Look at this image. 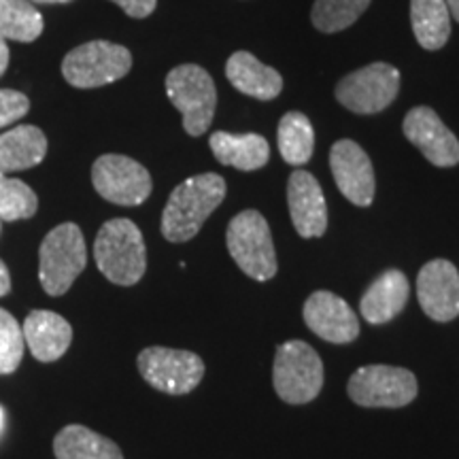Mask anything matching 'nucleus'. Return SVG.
<instances>
[{"mask_svg": "<svg viewBox=\"0 0 459 459\" xmlns=\"http://www.w3.org/2000/svg\"><path fill=\"white\" fill-rule=\"evenodd\" d=\"M141 377L153 389L170 395L194 392L204 377V361L192 351L169 347H147L139 353Z\"/></svg>", "mask_w": 459, "mask_h": 459, "instance_id": "obj_9", "label": "nucleus"}, {"mask_svg": "<svg viewBox=\"0 0 459 459\" xmlns=\"http://www.w3.org/2000/svg\"><path fill=\"white\" fill-rule=\"evenodd\" d=\"M446 7H449V13L451 17H455V20L459 22V0H445Z\"/></svg>", "mask_w": 459, "mask_h": 459, "instance_id": "obj_33", "label": "nucleus"}, {"mask_svg": "<svg viewBox=\"0 0 459 459\" xmlns=\"http://www.w3.org/2000/svg\"><path fill=\"white\" fill-rule=\"evenodd\" d=\"M32 4H66L73 3V0H30Z\"/></svg>", "mask_w": 459, "mask_h": 459, "instance_id": "obj_34", "label": "nucleus"}, {"mask_svg": "<svg viewBox=\"0 0 459 459\" xmlns=\"http://www.w3.org/2000/svg\"><path fill=\"white\" fill-rule=\"evenodd\" d=\"M43 28V15L30 0H0V37L4 41L32 43Z\"/></svg>", "mask_w": 459, "mask_h": 459, "instance_id": "obj_24", "label": "nucleus"}, {"mask_svg": "<svg viewBox=\"0 0 459 459\" xmlns=\"http://www.w3.org/2000/svg\"><path fill=\"white\" fill-rule=\"evenodd\" d=\"M287 204L296 232L302 238L324 237L328 230V204H325L324 189L311 172H291L287 183Z\"/></svg>", "mask_w": 459, "mask_h": 459, "instance_id": "obj_16", "label": "nucleus"}, {"mask_svg": "<svg viewBox=\"0 0 459 459\" xmlns=\"http://www.w3.org/2000/svg\"><path fill=\"white\" fill-rule=\"evenodd\" d=\"M398 91V68L387 62H375L342 77L336 85V100L349 111L372 115L392 105Z\"/></svg>", "mask_w": 459, "mask_h": 459, "instance_id": "obj_10", "label": "nucleus"}, {"mask_svg": "<svg viewBox=\"0 0 459 459\" xmlns=\"http://www.w3.org/2000/svg\"><path fill=\"white\" fill-rule=\"evenodd\" d=\"M132 68V54L124 45L90 41L68 51L62 60V74L73 88L94 90L115 83Z\"/></svg>", "mask_w": 459, "mask_h": 459, "instance_id": "obj_7", "label": "nucleus"}, {"mask_svg": "<svg viewBox=\"0 0 459 459\" xmlns=\"http://www.w3.org/2000/svg\"><path fill=\"white\" fill-rule=\"evenodd\" d=\"M409 294L411 285L406 274L402 271H385L381 277L372 281L366 294L361 296V317L372 325L387 324L395 319V315L404 311Z\"/></svg>", "mask_w": 459, "mask_h": 459, "instance_id": "obj_18", "label": "nucleus"}, {"mask_svg": "<svg viewBox=\"0 0 459 459\" xmlns=\"http://www.w3.org/2000/svg\"><path fill=\"white\" fill-rule=\"evenodd\" d=\"M417 298L429 319L453 321L459 315V273L449 260H432L419 271Z\"/></svg>", "mask_w": 459, "mask_h": 459, "instance_id": "obj_15", "label": "nucleus"}, {"mask_svg": "<svg viewBox=\"0 0 459 459\" xmlns=\"http://www.w3.org/2000/svg\"><path fill=\"white\" fill-rule=\"evenodd\" d=\"M349 398L368 409H400L417 398L419 385L411 370L395 366H364L349 378Z\"/></svg>", "mask_w": 459, "mask_h": 459, "instance_id": "obj_8", "label": "nucleus"}, {"mask_svg": "<svg viewBox=\"0 0 459 459\" xmlns=\"http://www.w3.org/2000/svg\"><path fill=\"white\" fill-rule=\"evenodd\" d=\"M54 453L57 459H124V453L107 436L79 426L62 428L54 438Z\"/></svg>", "mask_w": 459, "mask_h": 459, "instance_id": "obj_22", "label": "nucleus"}, {"mask_svg": "<svg viewBox=\"0 0 459 459\" xmlns=\"http://www.w3.org/2000/svg\"><path fill=\"white\" fill-rule=\"evenodd\" d=\"M273 385L287 404H307L324 387V361L308 342L287 341L274 353Z\"/></svg>", "mask_w": 459, "mask_h": 459, "instance_id": "obj_4", "label": "nucleus"}, {"mask_svg": "<svg viewBox=\"0 0 459 459\" xmlns=\"http://www.w3.org/2000/svg\"><path fill=\"white\" fill-rule=\"evenodd\" d=\"M24 334L17 319L0 308V375H11L24 358Z\"/></svg>", "mask_w": 459, "mask_h": 459, "instance_id": "obj_28", "label": "nucleus"}, {"mask_svg": "<svg viewBox=\"0 0 459 459\" xmlns=\"http://www.w3.org/2000/svg\"><path fill=\"white\" fill-rule=\"evenodd\" d=\"M166 94L183 115L189 136H200L213 124L217 90L211 74L198 65H181L166 74Z\"/></svg>", "mask_w": 459, "mask_h": 459, "instance_id": "obj_6", "label": "nucleus"}, {"mask_svg": "<svg viewBox=\"0 0 459 459\" xmlns=\"http://www.w3.org/2000/svg\"><path fill=\"white\" fill-rule=\"evenodd\" d=\"M279 152L287 164L304 166L313 158L315 130L300 111H290L279 124Z\"/></svg>", "mask_w": 459, "mask_h": 459, "instance_id": "obj_25", "label": "nucleus"}, {"mask_svg": "<svg viewBox=\"0 0 459 459\" xmlns=\"http://www.w3.org/2000/svg\"><path fill=\"white\" fill-rule=\"evenodd\" d=\"M411 24L419 45L443 49L451 37V13L445 0H411Z\"/></svg>", "mask_w": 459, "mask_h": 459, "instance_id": "obj_23", "label": "nucleus"}, {"mask_svg": "<svg viewBox=\"0 0 459 459\" xmlns=\"http://www.w3.org/2000/svg\"><path fill=\"white\" fill-rule=\"evenodd\" d=\"M404 136L426 156L429 164L449 169L459 164V141L429 107H415L404 117Z\"/></svg>", "mask_w": 459, "mask_h": 459, "instance_id": "obj_12", "label": "nucleus"}, {"mask_svg": "<svg viewBox=\"0 0 459 459\" xmlns=\"http://www.w3.org/2000/svg\"><path fill=\"white\" fill-rule=\"evenodd\" d=\"M368 7L370 0H315L311 20L317 30L334 34L353 26Z\"/></svg>", "mask_w": 459, "mask_h": 459, "instance_id": "obj_26", "label": "nucleus"}, {"mask_svg": "<svg viewBox=\"0 0 459 459\" xmlns=\"http://www.w3.org/2000/svg\"><path fill=\"white\" fill-rule=\"evenodd\" d=\"M226 74L234 88L257 100L277 99L283 90V77L273 66L262 65L249 51H237L230 56Z\"/></svg>", "mask_w": 459, "mask_h": 459, "instance_id": "obj_19", "label": "nucleus"}, {"mask_svg": "<svg viewBox=\"0 0 459 459\" xmlns=\"http://www.w3.org/2000/svg\"><path fill=\"white\" fill-rule=\"evenodd\" d=\"M230 255L247 277L255 281H271L277 274V251L268 221L260 211H243L230 221L226 230Z\"/></svg>", "mask_w": 459, "mask_h": 459, "instance_id": "obj_5", "label": "nucleus"}, {"mask_svg": "<svg viewBox=\"0 0 459 459\" xmlns=\"http://www.w3.org/2000/svg\"><path fill=\"white\" fill-rule=\"evenodd\" d=\"M39 211V198L24 181L0 175V220H30Z\"/></svg>", "mask_w": 459, "mask_h": 459, "instance_id": "obj_27", "label": "nucleus"}, {"mask_svg": "<svg viewBox=\"0 0 459 459\" xmlns=\"http://www.w3.org/2000/svg\"><path fill=\"white\" fill-rule=\"evenodd\" d=\"M209 145L217 162L237 170H257L271 160V145L260 134H230L220 130L211 134Z\"/></svg>", "mask_w": 459, "mask_h": 459, "instance_id": "obj_21", "label": "nucleus"}, {"mask_svg": "<svg viewBox=\"0 0 459 459\" xmlns=\"http://www.w3.org/2000/svg\"><path fill=\"white\" fill-rule=\"evenodd\" d=\"M48 156V136L37 126H17L0 134V175L34 169Z\"/></svg>", "mask_w": 459, "mask_h": 459, "instance_id": "obj_20", "label": "nucleus"}, {"mask_svg": "<svg viewBox=\"0 0 459 459\" xmlns=\"http://www.w3.org/2000/svg\"><path fill=\"white\" fill-rule=\"evenodd\" d=\"M3 421H4V412H3V406H0V429H3Z\"/></svg>", "mask_w": 459, "mask_h": 459, "instance_id": "obj_35", "label": "nucleus"}, {"mask_svg": "<svg viewBox=\"0 0 459 459\" xmlns=\"http://www.w3.org/2000/svg\"><path fill=\"white\" fill-rule=\"evenodd\" d=\"M30 111V100L17 90H0V128L20 122Z\"/></svg>", "mask_w": 459, "mask_h": 459, "instance_id": "obj_29", "label": "nucleus"}, {"mask_svg": "<svg viewBox=\"0 0 459 459\" xmlns=\"http://www.w3.org/2000/svg\"><path fill=\"white\" fill-rule=\"evenodd\" d=\"M226 181L215 172L189 177L172 189L162 213V234L170 243H187L226 198Z\"/></svg>", "mask_w": 459, "mask_h": 459, "instance_id": "obj_1", "label": "nucleus"}, {"mask_svg": "<svg viewBox=\"0 0 459 459\" xmlns=\"http://www.w3.org/2000/svg\"><path fill=\"white\" fill-rule=\"evenodd\" d=\"M88 264V249L77 223H60L39 249V279L49 296H65Z\"/></svg>", "mask_w": 459, "mask_h": 459, "instance_id": "obj_3", "label": "nucleus"}, {"mask_svg": "<svg viewBox=\"0 0 459 459\" xmlns=\"http://www.w3.org/2000/svg\"><path fill=\"white\" fill-rule=\"evenodd\" d=\"M99 271L115 285H136L147 271V249L139 226L126 217L108 220L94 240Z\"/></svg>", "mask_w": 459, "mask_h": 459, "instance_id": "obj_2", "label": "nucleus"}, {"mask_svg": "<svg viewBox=\"0 0 459 459\" xmlns=\"http://www.w3.org/2000/svg\"><path fill=\"white\" fill-rule=\"evenodd\" d=\"M330 169L338 189L355 206H370L375 200V169L368 153L355 141L342 139L330 152Z\"/></svg>", "mask_w": 459, "mask_h": 459, "instance_id": "obj_13", "label": "nucleus"}, {"mask_svg": "<svg viewBox=\"0 0 459 459\" xmlns=\"http://www.w3.org/2000/svg\"><path fill=\"white\" fill-rule=\"evenodd\" d=\"M304 324L324 341L334 344L353 342L359 334L358 315L341 296L328 290L315 291L304 302Z\"/></svg>", "mask_w": 459, "mask_h": 459, "instance_id": "obj_14", "label": "nucleus"}, {"mask_svg": "<svg viewBox=\"0 0 459 459\" xmlns=\"http://www.w3.org/2000/svg\"><path fill=\"white\" fill-rule=\"evenodd\" d=\"M26 347L43 364L57 361L73 342L71 324L54 311H32L22 324Z\"/></svg>", "mask_w": 459, "mask_h": 459, "instance_id": "obj_17", "label": "nucleus"}, {"mask_svg": "<svg viewBox=\"0 0 459 459\" xmlns=\"http://www.w3.org/2000/svg\"><path fill=\"white\" fill-rule=\"evenodd\" d=\"M91 183L107 203L139 206L152 194V175L145 166L128 156L107 153L91 166Z\"/></svg>", "mask_w": 459, "mask_h": 459, "instance_id": "obj_11", "label": "nucleus"}, {"mask_svg": "<svg viewBox=\"0 0 459 459\" xmlns=\"http://www.w3.org/2000/svg\"><path fill=\"white\" fill-rule=\"evenodd\" d=\"M7 66H9V48H7V41L0 37V77H3L4 71H7Z\"/></svg>", "mask_w": 459, "mask_h": 459, "instance_id": "obj_32", "label": "nucleus"}, {"mask_svg": "<svg viewBox=\"0 0 459 459\" xmlns=\"http://www.w3.org/2000/svg\"><path fill=\"white\" fill-rule=\"evenodd\" d=\"M111 3L117 4L119 9H124L126 15L143 20V17L152 15L156 11L158 0H111Z\"/></svg>", "mask_w": 459, "mask_h": 459, "instance_id": "obj_30", "label": "nucleus"}, {"mask_svg": "<svg viewBox=\"0 0 459 459\" xmlns=\"http://www.w3.org/2000/svg\"><path fill=\"white\" fill-rule=\"evenodd\" d=\"M11 291V274L7 264L0 260V298L7 296Z\"/></svg>", "mask_w": 459, "mask_h": 459, "instance_id": "obj_31", "label": "nucleus"}]
</instances>
